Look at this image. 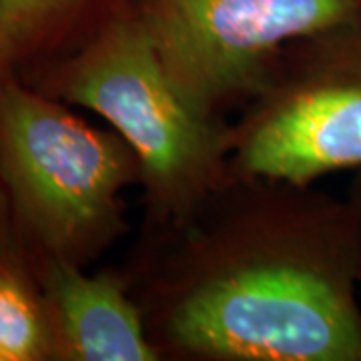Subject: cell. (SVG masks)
I'll use <instances>...</instances> for the list:
<instances>
[{"label": "cell", "instance_id": "6da1fadb", "mask_svg": "<svg viewBox=\"0 0 361 361\" xmlns=\"http://www.w3.org/2000/svg\"><path fill=\"white\" fill-rule=\"evenodd\" d=\"M360 263L348 199L229 175L123 269L159 361H361Z\"/></svg>", "mask_w": 361, "mask_h": 361}, {"label": "cell", "instance_id": "7a4b0ae2", "mask_svg": "<svg viewBox=\"0 0 361 361\" xmlns=\"http://www.w3.org/2000/svg\"><path fill=\"white\" fill-rule=\"evenodd\" d=\"M20 78L103 116L129 142L141 163L142 225L187 219L231 175V123L187 104L129 2L75 51Z\"/></svg>", "mask_w": 361, "mask_h": 361}, {"label": "cell", "instance_id": "3957f363", "mask_svg": "<svg viewBox=\"0 0 361 361\" xmlns=\"http://www.w3.org/2000/svg\"><path fill=\"white\" fill-rule=\"evenodd\" d=\"M0 183L26 259L90 267L129 231L125 191L141 163L115 129L0 73Z\"/></svg>", "mask_w": 361, "mask_h": 361}, {"label": "cell", "instance_id": "277c9868", "mask_svg": "<svg viewBox=\"0 0 361 361\" xmlns=\"http://www.w3.org/2000/svg\"><path fill=\"white\" fill-rule=\"evenodd\" d=\"M231 175L315 183L361 169V14L287 44L231 123Z\"/></svg>", "mask_w": 361, "mask_h": 361}, {"label": "cell", "instance_id": "5b68a950", "mask_svg": "<svg viewBox=\"0 0 361 361\" xmlns=\"http://www.w3.org/2000/svg\"><path fill=\"white\" fill-rule=\"evenodd\" d=\"M163 71L207 118L243 109L289 42L361 14V0H129Z\"/></svg>", "mask_w": 361, "mask_h": 361}, {"label": "cell", "instance_id": "8992f818", "mask_svg": "<svg viewBox=\"0 0 361 361\" xmlns=\"http://www.w3.org/2000/svg\"><path fill=\"white\" fill-rule=\"evenodd\" d=\"M51 313L59 361H159L123 267L89 273L61 259H26Z\"/></svg>", "mask_w": 361, "mask_h": 361}, {"label": "cell", "instance_id": "52a82bcc", "mask_svg": "<svg viewBox=\"0 0 361 361\" xmlns=\"http://www.w3.org/2000/svg\"><path fill=\"white\" fill-rule=\"evenodd\" d=\"M129 0H0V71L28 77L75 51Z\"/></svg>", "mask_w": 361, "mask_h": 361}, {"label": "cell", "instance_id": "ba28073f", "mask_svg": "<svg viewBox=\"0 0 361 361\" xmlns=\"http://www.w3.org/2000/svg\"><path fill=\"white\" fill-rule=\"evenodd\" d=\"M0 361H59L51 313L23 251L0 257Z\"/></svg>", "mask_w": 361, "mask_h": 361}, {"label": "cell", "instance_id": "9c48e42d", "mask_svg": "<svg viewBox=\"0 0 361 361\" xmlns=\"http://www.w3.org/2000/svg\"><path fill=\"white\" fill-rule=\"evenodd\" d=\"M2 73V71H0ZM20 247L16 243V237L13 231V221H11V211H8V203H6V195L0 183V257L4 255H13L18 253Z\"/></svg>", "mask_w": 361, "mask_h": 361}, {"label": "cell", "instance_id": "30bf717a", "mask_svg": "<svg viewBox=\"0 0 361 361\" xmlns=\"http://www.w3.org/2000/svg\"><path fill=\"white\" fill-rule=\"evenodd\" d=\"M348 201L353 207V213H355V221H357V233H360V259H361V169L360 175L353 179L351 183V189H349ZM360 283H361V263H360Z\"/></svg>", "mask_w": 361, "mask_h": 361}]
</instances>
